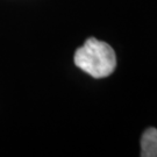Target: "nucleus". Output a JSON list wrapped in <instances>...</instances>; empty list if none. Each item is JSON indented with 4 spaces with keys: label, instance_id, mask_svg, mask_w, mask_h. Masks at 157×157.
Wrapping results in <instances>:
<instances>
[{
    "label": "nucleus",
    "instance_id": "f257e3e1",
    "mask_svg": "<svg viewBox=\"0 0 157 157\" xmlns=\"http://www.w3.org/2000/svg\"><path fill=\"white\" fill-rule=\"evenodd\" d=\"M73 62L93 78H106L117 67V55L108 43L90 37L76 50Z\"/></svg>",
    "mask_w": 157,
    "mask_h": 157
},
{
    "label": "nucleus",
    "instance_id": "f03ea898",
    "mask_svg": "<svg viewBox=\"0 0 157 157\" xmlns=\"http://www.w3.org/2000/svg\"><path fill=\"white\" fill-rule=\"evenodd\" d=\"M141 157H157V129L147 128L141 136Z\"/></svg>",
    "mask_w": 157,
    "mask_h": 157
}]
</instances>
